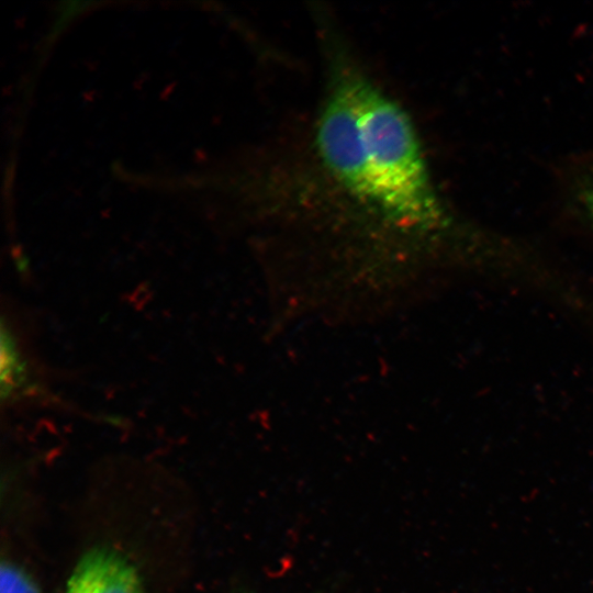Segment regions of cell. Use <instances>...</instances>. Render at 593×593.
<instances>
[{"instance_id":"cell-1","label":"cell","mask_w":593,"mask_h":593,"mask_svg":"<svg viewBox=\"0 0 593 593\" xmlns=\"http://www.w3.org/2000/svg\"><path fill=\"white\" fill-rule=\"evenodd\" d=\"M313 145L327 180L359 211L419 236L448 228L449 215L412 118L334 45Z\"/></svg>"},{"instance_id":"cell-2","label":"cell","mask_w":593,"mask_h":593,"mask_svg":"<svg viewBox=\"0 0 593 593\" xmlns=\"http://www.w3.org/2000/svg\"><path fill=\"white\" fill-rule=\"evenodd\" d=\"M64 593H145L135 566L120 551L97 547L82 556Z\"/></svg>"},{"instance_id":"cell-3","label":"cell","mask_w":593,"mask_h":593,"mask_svg":"<svg viewBox=\"0 0 593 593\" xmlns=\"http://www.w3.org/2000/svg\"><path fill=\"white\" fill-rule=\"evenodd\" d=\"M567 202L593 230V154L573 163L564 176Z\"/></svg>"},{"instance_id":"cell-4","label":"cell","mask_w":593,"mask_h":593,"mask_svg":"<svg viewBox=\"0 0 593 593\" xmlns=\"http://www.w3.org/2000/svg\"><path fill=\"white\" fill-rule=\"evenodd\" d=\"M0 579L1 593H40L32 578L11 562L1 563Z\"/></svg>"}]
</instances>
